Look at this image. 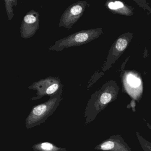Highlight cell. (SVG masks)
I'll list each match as a JSON object with an SVG mask.
<instances>
[{"instance_id": "12", "label": "cell", "mask_w": 151, "mask_h": 151, "mask_svg": "<svg viewBox=\"0 0 151 151\" xmlns=\"http://www.w3.org/2000/svg\"><path fill=\"white\" fill-rule=\"evenodd\" d=\"M134 1L140 7H142L143 9H144L145 11L149 12V14H150L151 12V8L149 6L148 3L146 1V0H134Z\"/></svg>"}, {"instance_id": "4", "label": "cell", "mask_w": 151, "mask_h": 151, "mask_svg": "<svg viewBox=\"0 0 151 151\" xmlns=\"http://www.w3.org/2000/svg\"><path fill=\"white\" fill-rule=\"evenodd\" d=\"M133 36L134 34L132 33H126L119 36L114 41L109 50L106 61L103 67V72L110 70L115 63L129 46Z\"/></svg>"}, {"instance_id": "3", "label": "cell", "mask_w": 151, "mask_h": 151, "mask_svg": "<svg viewBox=\"0 0 151 151\" xmlns=\"http://www.w3.org/2000/svg\"><path fill=\"white\" fill-rule=\"evenodd\" d=\"M103 33L102 28L82 30L56 41L54 45L49 47L48 50L61 51L67 48L81 46L99 38Z\"/></svg>"}, {"instance_id": "11", "label": "cell", "mask_w": 151, "mask_h": 151, "mask_svg": "<svg viewBox=\"0 0 151 151\" xmlns=\"http://www.w3.org/2000/svg\"><path fill=\"white\" fill-rule=\"evenodd\" d=\"M137 137L144 151H151V143L144 139L139 132H136Z\"/></svg>"}, {"instance_id": "13", "label": "cell", "mask_w": 151, "mask_h": 151, "mask_svg": "<svg viewBox=\"0 0 151 151\" xmlns=\"http://www.w3.org/2000/svg\"><path fill=\"white\" fill-rule=\"evenodd\" d=\"M136 105V103L135 100L134 99H132L130 102V104L127 106V108H132V111L133 112L136 111L135 106Z\"/></svg>"}, {"instance_id": "8", "label": "cell", "mask_w": 151, "mask_h": 151, "mask_svg": "<svg viewBox=\"0 0 151 151\" xmlns=\"http://www.w3.org/2000/svg\"><path fill=\"white\" fill-rule=\"evenodd\" d=\"M39 27L38 14L30 13L27 14L23 19L20 28L21 37L28 39L34 36Z\"/></svg>"}, {"instance_id": "1", "label": "cell", "mask_w": 151, "mask_h": 151, "mask_svg": "<svg viewBox=\"0 0 151 151\" xmlns=\"http://www.w3.org/2000/svg\"><path fill=\"white\" fill-rule=\"evenodd\" d=\"M119 87L114 81H109L94 92L88 102L84 113L85 125L92 123L98 114L118 97Z\"/></svg>"}, {"instance_id": "6", "label": "cell", "mask_w": 151, "mask_h": 151, "mask_svg": "<svg viewBox=\"0 0 151 151\" xmlns=\"http://www.w3.org/2000/svg\"><path fill=\"white\" fill-rule=\"evenodd\" d=\"M87 5L86 1H80L69 6L61 17L59 27H62L68 30L71 29L81 17Z\"/></svg>"}, {"instance_id": "2", "label": "cell", "mask_w": 151, "mask_h": 151, "mask_svg": "<svg viewBox=\"0 0 151 151\" xmlns=\"http://www.w3.org/2000/svg\"><path fill=\"white\" fill-rule=\"evenodd\" d=\"M63 92L62 88L50 96L48 101L34 106L26 119V128L29 129L44 123L56 110L62 100Z\"/></svg>"}, {"instance_id": "9", "label": "cell", "mask_w": 151, "mask_h": 151, "mask_svg": "<svg viewBox=\"0 0 151 151\" xmlns=\"http://www.w3.org/2000/svg\"><path fill=\"white\" fill-rule=\"evenodd\" d=\"M105 6L112 12L117 14L127 16L134 14V9L121 1L108 0L105 3Z\"/></svg>"}, {"instance_id": "14", "label": "cell", "mask_w": 151, "mask_h": 151, "mask_svg": "<svg viewBox=\"0 0 151 151\" xmlns=\"http://www.w3.org/2000/svg\"><path fill=\"white\" fill-rule=\"evenodd\" d=\"M8 1H14V0H7Z\"/></svg>"}, {"instance_id": "7", "label": "cell", "mask_w": 151, "mask_h": 151, "mask_svg": "<svg viewBox=\"0 0 151 151\" xmlns=\"http://www.w3.org/2000/svg\"><path fill=\"white\" fill-rule=\"evenodd\" d=\"M95 150L103 151H132L131 148L119 134L111 136L96 146Z\"/></svg>"}, {"instance_id": "10", "label": "cell", "mask_w": 151, "mask_h": 151, "mask_svg": "<svg viewBox=\"0 0 151 151\" xmlns=\"http://www.w3.org/2000/svg\"><path fill=\"white\" fill-rule=\"evenodd\" d=\"M34 151H67L65 148L57 146L49 142H42L35 144L32 147Z\"/></svg>"}, {"instance_id": "5", "label": "cell", "mask_w": 151, "mask_h": 151, "mask_svg": "<svg viewBox=\"0 0 151 151\" xmlns=\"http://www.w3.org/2000/svg\"><path fill=\"white\" fill-rule=\"evenodd\" d=\"M63 86L61 80L58 77L49 76L35 82L28 87V89L37 91L35 96L31 99V100H37L44 96L53 95L63 88Z\"/></svg>"}]
</instances>
